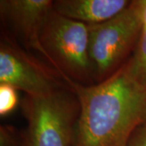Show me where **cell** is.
I'll return each instance as SVG.
<instances>
[{"mask_svg":"<svg viewBox=\"0 0 146 146\" xmlns=\"http://www.w3.org/2000/svg\"><path fill=\"white\" fill-rule=\"evenodd\" d=\"M68 83L80 105L76 146H127L146 122V85L132 76L126 62L98 83Z\"/></svg>","mask_w":146,"mask_h":146,"instance_id":"cell-1","label":"cell"},{"mask_svg":"<svg viewBox=\"0 0 146 146\" xmlns=\"http://www.w3.org/2000/svg\"><path fill=\"white\" fill-rule=\"evenodd\" d=\"M145 4L146 1H131L115 17L88 25L89 58L95 84L114 74L133 53L143 28Z\"/></svg>","mask_w":146,"mask_h":146,"instance_id":"cell-2","label":"cell"},{"mask_svg":"<svg viewBox=\"0 0 146 146\" xmlns=\"http://www.w3.org/2000/svg\"><path fill=\"white\" fill-rule=\"evenodd\" d=\"M22 110L27 122L24 146H76L80 105L72 89L25 95Z\"/></svg>","mask_w":146,"mask_h":146,"instance_id":"cell-3","label":"cell"},{"mask_svg":"<svg viewBox=\"0 0 146 146\" xmlns=\"http://www.w3.org/2000/svg\"><path fill=\"white\" fill-rule=\"evenodd\" d=\"M40 42L45 58L67 82L71 80L84 85L93 84L88 25L52 9L43 25Z\"/></svg>","mask_w":146,"mask_h":146,"instance_id":"cell-4","label":"cell"},{"mask_svg":"<svg viewBox=\"0 0 146 146\" xmlns=\"http://www.w3.org/2000/svg\"><path fill=\"white\" fill-rule=\"evenodd\" d=\"M0 83L36 97L72 89L60 73L30 55L6 33L0 43Z\"/></svg>","mask_w":146,"mask_h":146,"instance_id":"cell-5","label":"cell"},{"mask_svg":"<svg viewBox=\"0 0 146 146\" xmlns=\"http://www.w3.org/2000/svg\"><path fill=\"white\" fill-rule=\"evenodd\" d=\"M53 9L50 0H1V17L20 42L45 58L40 35Z\"/></svg>","mask_w":146,"mask_h":146,"instance_id":"cell-6","label":"cell"},{"mask_svg":"<svg viewBox=\"0 0 146 146\" xmlns=\"http://www.w3.org/2000/svg\"><path fill=\"white\" fill-rule=\"evenodd\" d=\"M131 1L126 0H57L53 10L58 14L86 25L100 24L115 17Z\"/></svg>","mask_w":146,"mask_h":146,"instance_id":"cell-7","label":"cell"},{"mask_svg":"<svg viewBox=\"0 0 146 146\" xmlns=\"http://www.w3.org/2000/svg\"><path fill=\"white\" fill-rule=\"evenodd\" d=\"M126 63L132 76L139 83L146 85V4L141 36L134 51Z\"/></svg>","mask_w":146,"mask_h":146,"instance_id":"cell-8","label":"cell"},{"mask_svg":"<svg viewBox=\"0 0 146 146\" xmlns=\"http://www.w3.org/2000/svg\"><path fill=\"white\" fill-rule=\"evenodd\" d=\"M17 89L8 84L0 83V115L6 116L16 109L19 103Z\"/></svg>","mask_w":146,"mask_h":146,"instance_id":"cell-9","label":"cell"},{"mask_svg":"<svg viewBox=\"0 0 146 146\" xmlns=\"http://www.w3.org/2000/svg\"><path fill=\"white\" fill-rule=\"evenodd\" d=\"M0 146H24L23 133L11 126H1Z\"/></svg>","mask_w":146,"mask_h":146,"instance_id":"cell-10","label":"cell"},{"mask_svg":"<svg viewBox=\"0 0 146 146\" xmlns=\"http://www.w3.org/2000/svg\"><path fill=\"white\" fill-rule=\"evenodd\" d=\"M127 146H146V122L136 128Z\"/></svg>","mask_w":146,"mask_h":146,"instance_id":"cell-11","label":"cell"}]
</instances>
